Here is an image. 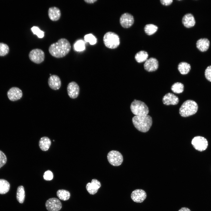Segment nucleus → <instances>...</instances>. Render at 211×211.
<instances>
[{
  "label": "nucleus",
  "instance_id": "1",
  "mask_svg": "<svg viewBox=\"0 0 211 211\" xmlns=\"http://www.w3.org/2000/svg\"><path fill=\"white\" fill-rule=\"evenodd\" d=\"M71 49L69 41L65 38H61L57 42L51 44L49 52L53 57L57 58H62L67 55Z\"/></svg>",
  "mask_w": 211,
  "mask_h": 211
},
{
  "label": "nucleus",
  "instance_id": "2",
  "mask_svg": "<svg viewBox=\"0 0 211 211\" xmlns=\"http://www.w3.org/2000/svg\"><path fill=\"white\" fill-rule=\"evenodd\" d=\"M132 122L135 127L143 132H147L152 124L151 117L148 115L135 116L132 118Z\"/></svg>",
  "mask_w": 211,
  "mask_h": 211
},
{
  "label": "nucleus",
  "instance_id": "3",
  "mask_svg": "<svg viewBox=\"0 0 211 211\" xmlns=\"http://www.w3.org/2000/svg\"><path fill=\"white\" fill-rule=\"evenodd\" d=\"M198 109V105L195 101L188 100L185 101L181 105L179 113L182 117H187L195 114Z\"/></svg>",
  "mask_w": 211,
  "mask_h": 211
},
{
  "label": "nucleus",
  "instance_id": "4",
  "mask_svg": "<svg viewBox=\"0 0 211 211\" xmlns=\"http://www.w3.org/2000/svg\"><path fill=\"white\" fill-rule=\"evenodd\" d=\"M103 41L105 46L110 49L116 48L120 44V39L118 35L116 33L110 31L105 34Z\"/></svg>",
  "mask_w": 211,
  "mask_h": 211
},
{
  "label": "nucleus",
  "instance_id": "5",
  "mask_svg": "<svg viewBox=\"0 0 211 211\" xmlns=\"http://www.w3.org/2000/svg\"><path fill=\"white\" fill-rule=\"evenodd\" d=\"M130 109L135 116L147 115L149 110L147 105L144 102L135 99L131 103Z\"/></svg>",
  "mask_w": 211,
  "mask_h": 211
},
{
  "label": "nucleus",
  "instance_id": "6",
  "mask_svg": "<svg viewBox=\"0 0 211 211\" xmlns=\"http://www.w3.org/2000/svg\"><path fill=\"white\" fill-rule=\"evenodd\" d=\"M107 157L110 164L114 166L120 165L123 161L122 154L116 150H112L109 152L108 154Z\"/></svg>",
  "mask_w": 211,
  "mask_h": 211
},
{
  "label": "nucleus",
  "instance_id": "7",
  "mask_svg": "<svg viewBox=\"0 0 211 211\" xmlns=\"http://www.w3.org/2000/svg\"><path fill=\"white\" fill-rule=\"evenodd\" d=\"M191 144L194 148L200 152L205 150L207 148L208 143L207 139L201 136H196L192 139Z\"/></svg>",
  "mask_w": 211,
  "mask_h": 211
},
{
  "label": "nucleus",
  "instance_id": "8",
  "mask_svg": "<svg viewBox=\"0 0 211 211\" xmlns=\"http://www.w3.org/2000/svg\"><path fill=\"white\" fill-rule=\"evenodd\" d=\"M29 57L32 62L37 64L42 63L44 60V52L41 49L36 48L32 50L29 54Z\"/></svg>",
  "mask_w": 211,
  "mask_h": 211
},
{
  "label": "nucleus",
  "instance_id": "9",
  "mask_svg": "<svg viewBox=\"0 0 211 211\" xmlns=\"http://www.w3.org/2000/svg\"><path fill=\"white\" fill-rule=\"evenodd\" d=\"M7 96L9 100L11 101H15L21 98L23 96V93L21 90L19 88L12 87L7 91Z\"/></svg>",
  "mask_w": 211,
  "mask_h": 211
},
{
  "label": "nucleus",
  "instance_id": "10",
  "mask_svg": "<svg viewBox=\"0 0 211 211\" xmlns=\"http://www.w3.org/2000/svg\"><path fill=\"white\" fill-rule=\"evenodd\" d=\"M45 205L48 211H59L62 207V203L59 200L55 198L48 199Z\"/></svg>",
  "mask_w": 211,
  "mask_h": 211
},
{
  "label": "nucleus",
  "instance_id": "11",
  "mask_svg": "<svg viewBox=\"0 0 211 211\" xmlns=\"http://www.w3.org/2000/svg\"><path fill=\"white\" fill-rule=\"evenodd\" d=\"M120 22L121 26L124 28L130 27L133 24L134 18L133 16L127 13H124L120 18Z\"/></svg>",
  "mask_w": 211,
  "mask_h": 211
},
{
  "label": "nucleus",
  "instance_id": "12",
  "mask_svg": "<svg viewBox=\"0 0 211 211\" xmlns=\"http://www.w3.org/2000/svg\"><path fill=\"white\" fill-rule=\"evenodd\" d=\"M147 194L143 190L137 189L133 191L131 195V198L134 202L137 203L142 202L146 198Z\"/></svg>",
  "mask_w": 211,
  "mask_h": 211
},
{
  "label": "nucleus",
  "instance_id": "13",
  "mask_svg": "<svg viewBox=\"0 0 211 211\" xmlns=\"http://www.w3.org/2000/svg\"><path fill=\"white\" fill-rule=\"evenodd\" d=\"M67 91L68 94L70 98H75L78 96L79 94V86L76 82H71L68 85Z\"/></svg>",
  "mask_w": 211,
  "mask_h": 211
},
{
  "label": "nucleus",
  "instance_id": "14",
  "mask_svg": "<svg viewBox=\"0 0 211 211\" xmlns=\"http://www.w3.org/2000/svg\"><path fill=\"white\" fill-rule=\"evenodd\" d=\"M144 69L149 72L156 71L159 67V62L155 58L151 57L147 59L144 65Z\"/></svg>",
  "mask_w": 211,
  "mask_h": 211
},
{
  "label": "nucleus",
  "instance_id": "15",
  "mask_svg": "<svg viewBox=\"0 0 211 211\" xmlns=\"http://www.w3.org/2000/svg\"><path fill=\"white\" fill-rule=\"evenodd\" d=\"M101 186V183L96 179H93L91 183H88L86 185V188L88 192L91 195H94L97 192Z\"/></svg>",
  "mask_w": 211,
  "mask_h": 211
},
{
  "label": "nucleus",
  "instance_id": "16",
  "mask_svg": "<svg viewBox=\"0 0 211 211\" xmlns=\"http://www.w3.org/2000/svg\"><path fill=\"white\" fill-rule=\"evenodd\" d=\"M178 98L174 94L169 93L163 97L162 102L166 105H176L179 102Z\"/></svg>",
  "mask_w": 211,
  "mask_h": 211
},
{
  "label": "nucleus",
  "instance_id": "17",
  "mask_svg": "<svg viewBox=\"0 0 211 211\" xmlns=\"http://www.w3.org/2000/svg\"><path fill=\"white\" fill-rule=\"evenodd\" d=\"M48 84L50 88L56 90L59 89L61 86V82L59 77L57 75L50 76L48 79Z\"/></svg>",
  "mask_w": 211,
  "mask_h": 211
},
{
  "label": "nucleus",
  "instance_id": "18",
  "mask_svg": "<svg viewBox=\"0 0 211 211\" xmlns=\"http://www.w3.org/2000/svg\"><path fill=\"white\" fill-rule=\"evenodd\" d=\"M50 19L53 21L58 20L61 16V12L59 9L57 7L53 6L50 7L48 11Z\"/></svg>",
  "mask_w": 211,
  "mask_h": 211
},
{
  "label": "nucleus",
  "instance_id": "19",
  "mask_svg": "<svg viewBox=\"0 0 211 211\" xmlns=\"http://www.w3.org/2000/svg\"><path fill=\"white\" fill-rule=\"evenodd\" d=\"M182 22L185 27L190 28L194 26L195 21L193 16L191 13H188L184 16L182 19Z\"/></svg>",
  "mask_w": 211,
  "mask_h": 211
},
{
  "label": "nucleus",
  "instance_id": "20",
  "mask_svg": "<svg viewBox=\"0 0 211 211\" xmlns=\"http://www.w3.org/2000/svg\"><path fill=\"white\" fill-rule=\"evenodd\" d=\"M210 42L208 39L206 38H201L198 40L196 43L197 48L200 51L204 52L208 49Z\"/></svg>",
  "mask_w": 211,
  "mask_h": 211
},
{
  "label": "nucleus",
  "instance_id": "21",
  "mask_svg": "<svg viewBox=\"0 0 211 211\" xmlns=\"http://www.w3.org/2000/svg\"><path fill=\"white\" fill-rule=\"evenodd\" d=\"M51 141L48 137H44L41 138L39 142V146L40 149L43 151H46L49 148Z\"/></svg>",
  "mask_w": 211,
  "mask_h": 211
},
{
  "label": "nucleus",
  "instance_id": "22",
  "mask_svg": "<svg viewBox=\"0 0 211 211\" xmlns=\"http://www.w3.org/2000/svg\"><path fill=\"white\" fill-rule=\"evenodd\" d=\"M191 69V66L189 64L185 62L180 63L178 65V69L182 74H186L188 73Z\"/></svg>",
  "mask_w": 211,
  "mask_h": 211
},
{
  "label": "nucleus",
  "instance_id": "23",
  "mask_svg": "<svg viewBox=\"0 0 211 211\" xmlns=\"http://www.w3.org/2000/svg\"><path fill=\"white\" fill-rule=\"evenodd\" d=\"M148 55L147 52L144 51H140L137 52L135 55V59L138 63H141L145 61L148 57Z\"/></svg>",
  "mask_w": 211,
  "mask_h": 211
},
{
  "label": "nucleus",
  "instance_id": "24",
  "mask_svg": "<svg viewBox=\"0 0 211 211\" xmlns=\"http://www.w3.org/2000/svg\"><path fill=\"white\" fill-rule=\"evenodd\" d=\"M25 196L24 188L22 186H19L17 189L16 198L18 201L20 203H23Z\"/></svg>",
  "mask_w": 211,
  "mask_h": 211
},
{
  "label": "nucleus",
  "instance_id": "25",
  "mask_svg": "<svg viewBox=\"0 0 211 211\" xmlns=\"http://www.w3.org/2000/svg\"><path fill=\"white\" fill-rule=\"evenodd\" d=\"M9 182L4 179H0V194H4L8 192L10 189Z\"/></svg>",
  "mask_w": 211,
  "mask_h": 211
},
{
  "label": "nucleus",
  "instance_id": "26",
  "mask_svg": "<svg viewBox=\"0 0 211 211\" xmlns=\"http://www.w3.org/2000/svg\"><path fill=\"white\" fill-rule=\"evenodd\" d=\"M57 195L60 199L63 201L68 200L70 196V192L68 190L64 189L58 190L57 192Z\"/></svg>",
  "mask_w": 211,
  "mask_h": 211
},
{
  "label": "nucleus",
  "instance_id": "27",
  "mask_svg": "<svg viewBox=\"0 0 211 211\" xmlns=\"http://www.w3.org/2000/svg\"><path fill=\"white\" fill-rule=\"evenodd\" d=\"M144 29L147 34L151 35L157 31L158 27L154 24H149L146 25Z\"/></svg>",
  "mask_w": 211,
  "mask_h": 211
},
{
  "label": "nucleus",
  "instance_id": "28",
  "mask_svg": "<svg viewBox=\"0 0 211 211\" xmlns=\"http://www.w3.org/2000/svg\"><path fill=\"white\" fill-rule=\"evenodd\" d=\"M184 86L183 84L180 82L174 83L171 86V90L174 93H180L184 90Z\"/></svg>",
  "mask_w": 211,
  "mask_h": 211
},
{
  "label": "nucleus",
  "instance_id": "29",
  "mask_svg": "<svg viewBox=\"0 0 211 211\" xmlns=\"http://www.w3.org/2000/svg\"><path fill=\"white\" fill-rule=\"evenodd\" d=\"M75 50L77 51H81L85 49V44L84 42L82 40L77 41L74 46Z\"/></svg>",
  "mask_w": 211,
  "mask_h": 211
},
{
  "label": "nucleus",
  "instance_id": "30",
  "mask_svg": "<svg viewBox=\"0 0 211 211\" xmlns=\"http://www.w3.org/2000/svg\"><path fill=\"white\" fill-rule=\"evenodd\" d=\"M84 39L86 42H89L91 45H94L97 42V39L91 33L85 35L84 36Z\"/></svg>",
  "mask_w": 211,
  "mask_h": 211
},
{
  "label": "nucleus",
  "instance_id": "31",
  "mask_svg": "<svg viewBox=\"0 0 211 211\" xmlns=\"http://www.w3.org/2000/svg\"><path fill=\"white\" fill-rule=\"evenodd\" d=\"M9 51L8 46L6 44L0 43V56H3L6 55Z\"/></svg>",
  "mask_w": 211,
  "mask_h": 211
},
{
  "label": "nucleus",
  "instance_id": "32",
  "mask_svg": "<svg viewBox=\"0 0 211 211\" xmlns=\"http://www.w3.org/2000/svg\"><path fill=\"white\" fill-rule=\"evenodd\" d=\"M33 33L36 35L39 38H42L44 35V32L37 26H33L31 28Z\"/></svg>",
  "mask_w": 211,
  "mask_h": 211
},
{
  "label": "nucleus",
  "instance_id": "33",
  "mask_svg": "<svg viewBox=\"0 0 211 211\" xmlns=\"http://www.w3.org/2000/svg\"><path fill=\"white\" fill-rule=\"evenodd\" d=\"M7 158L4 153L0 150V168L6 163Z\"/></svg>",
  "mask_w": 211,
  "mask_h": 211
},
{
  "label": "nucleus",
  "instance_id": "34",
  "mask_svg": "<svg viewBox=\"0 0 211 211\" xmlns=\"http://www.w3.org/2000/svg\"><path fill=\"white\" fill-rule=\"evenodd\" d=\"M53 175L52 173L50 170L46 171L44 173L43 178L45 180L47 181H50L53 178Z\"/></svg>",
  "mask_w": 211,
  "mask_h": 211
},
{
  "label": "nucleus",
  "instance_id": "35",
  "mask_svg": "<svg viewBox=\"0 0 211 211\" xmlns=\"http://www.w3.org/2000/svg\"><path fill=\"white\" fill-rule=\"evenodd\" d=\"M205 75L207 79L211 82V65L208 66L206 68Z\"/></svg>",
  "mask_w": 211,
  "mask_h": 211
},
{
  "label": "nucleus",
  "instance_id": "36",
  "mask_svg": "<svg viewBox=\"0 0 211 211\" xmlns=\"http://www.w3.org/2000/svg\"><path fill=\"white\" fill-rule=\"evenodd\" d=\"M161 3L163 5L168 6L171 4L172 2V0H161Z\"/></svg>",
  "mask_w": 211,
  "mask_h": 211
},
{
  "label": "nucleus",
  "instance_id": "37",
  "mask_svg": "<svg viewBox=\"0 0 211 211\" xmlns=\"http://www.w3.org/2000/svg\"><path fill=\"white\" fill-rule=\"evenodd\" d=\"M97 0H85L84 1L88 4H93L97 1Z\"/></svg>",
  "mask_w": 211,
  "mask_h": 211
},
{
  "label": "nucleus",
  "instance_id": "38",
  "mask_svg": "<svg viewBox=\"0 0 211 211\" xmlns=\"http://www.w3.org/2000/svg\"><path fill=\"white\" fill-rule=\"evenodd\" d=\"M178 211H191V210L187 207H183L181 208Z\"/></svg>",
  "mask_w": 211,
  "mask_h": 211
}]
</instances>
